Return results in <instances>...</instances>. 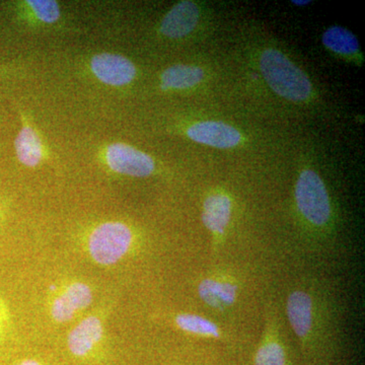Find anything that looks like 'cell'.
<instances>
[{
    "instance_id": "cell-1",
    "label": "cell",
    "mask_w": 365,
    "mask_h": 365,
    "mask_svg": "<svg viewBox=\"0 0 365 365\" xmlns=\"http://www.w3.org/2000/svg\"><path fill=\"white\" fill-rule=\"evenodd\" d=\"M321 290L313 284H299L288 294L287 316L302 352L313 365L329 359V314Z\"/></svg>"
},
{
    "instance_id": "cell-2",
    "label": "cell",
    "mask_w": 365,
    "mask_h": 365,
    "mask_svg": "<svg viewBox=\"0 0 365 365\" xmlns=\"http://www.w3.org/2000/svg\"><path fill=\"white\" fill-rule=\"evenodd\" d=\"M259 66L266 83L280 97L295 103L306 102L312 97L313 85L307 74L279 50H264Z\"/></svg>"
},
{
    "instance_id": "cell-3",
    "label": "cell",
    "mask_w": 365,
    "mask_h": 365,
    "mask_svg": "<svg viewBox=\"0 0 365 365\" xmlns=\"http://www.w3.org/2000/svg\"><path fill=\"white\" fill-rule=\"evenodd\" d=\"M295 203L309 227L324 230L332 220V205L325 182L314 170H302L294 189Z\"/></svg>"
},
{
    "instance_id": "cell-4",
    "label": "cell",
    "mask_w": 365,
    "mask_h": 365,
    "mask_svg": "<svg viewBox=\"0 0 365 365\" xmlns=\"http://www.w3.org/2000/svg\"><path fill=\"white\" fill-rule=\"evenodd\" d=\"M135 244V235L122 222H106L93 228L88 237V251L100 265L117 264L130 253Z\"/></svg>"
},
{
    "instance_id": "cell-5",
    "label": "cell",
    "mask_w": 365,
    "mask_h": 365,
    "mask_svg": "<svg viewBox=\"0 0 365 365\" xmlns=\"http://www.w3.org/2000/svg\"><path fill=\"white\" fill-rule=\"evenodd\" d=\"M105 162L109 169L124 176L144 178L155 170V163L148 153L129 144L115 143L105 150Z\"/></svg>"
},
{
    "instance_id": "cell-6",
    "label": "cell",
    "mask_w": 365,
    "mask_h": 365,
    "mask_svg": "<svg viewBox=\"0 0 365 365\" xmlns=\"http://www.w3.org/2000/svg\"><path fill=\"white\" fill-rule=\"evenodd\" d=\"M197 292L206 307L218 313H227L237 304L240 284L227 274H213L199 282Z\"/></svg>"
},
{
    "instance_id": "cell-7",
    "label": "cell",
    "mask_w": 365,
    "mask_h": 365,
    "mask_svg": "<svg viewBox=\"0 0 365 365\" xmlns=\"http://www.w3.org/2000/svg\"><path fill=\"white\" fill-rule=\"evenodd\" d=\"M93 292L90 285L81 281L68 283L55 295L51 302L52 319L57 323H67L91 306Z\"/></svg>"
},
{
    "instance_id": "cell-8",
    "label": "cell",
    "mask_w": 365,
    "mask_h": 365,
    "mask_svg": "<svg viewBox=\"0 0 365 365\" xmlns=\"http://www.w3.org/2000/svg\"><path fill=\"white\" fill-rule=\"evenodd\" d=\"M93 76L105 85L124 86L136 78V67L123 55L115 53H100L91 60Z\"/></svg>"
},
{
    "instance_id": "cell-9",
    "label": "cell",
    "mask_w": 365,
    "mask_h": 365,
    "mask_svg": "<svg viewBox=\"0 0 365 365\" xmlns=\"http://www.w3.org/2000/svg\"><path fill=\"white\" fill-rule=\"evenodd\" d=\"M232 215V200L223 191L211 192L204 199L202 222L213 237L215 246H220L227 237Z\"/></svg>"
},
{
    "instance_id": "cell-10",
    "label": "cell",
    "mask_w": 365,
    "mask_h": 365,
    "mask_svg": "<svg viewBox=\"0 0 365 365\" xmlns=\"http://www.w3.org/2000/svg\"><path fill=\"white\" fill-rule=\"evenodd\" d=\"M254 365H292L275 314H270L266 319L263 335L255 352Z\"/></svg>"
},
{
    "instance_id": "cell-11",
    "label": "cell",
    "mask_w": 365,
    "mask_h": 365,
    "mask_svg": "<svg viewBox=\"0 0 365 365\" xmlns=\"http://www.w3.org/2000/svg\"><path fill=\"white\" fill-rule=\"evenodd\" d=\"M191 140L220 150H230L241 143V132L222 121H200L187 129Z\"/></svg>"
},
{
    "instance_id": "cell-12",
    "label": "cell",
    "mask_w": 365,
    "mask_h": 365,
    "mask_svg": "<svg viewBox=\"0 0 365 365\" xmlns=\"http://www.w3.org/2000/svg\"><path fill=\"white\" fill-rule=\"evenodd\" d=\"M104 336V325L100 317L91 314L72 329L67 338V348L78 359H90Z\"/></svg>"
},
{
    "instance_id": "cell-13",
    "label": "cell",
    "mask_w": 365,
    "mask_h": 365,
    "mask_svg": "<svg viewBox=\"0 0 365 365\" xmlns=\"http://www.w3.org/2000/svg\"><path fill=\"white\" fill-rule=\"evenodd\" d=\"M200 11L195 2L185 0L173 6L160 23V32L170 39H180L193 32L198 25Z\"/></svg>"
},
{
    "instance_id": "cell-14",
    "label": "cell",
    "mask_w": 365,
    "mask_h": 365,
    "mask_svg": "<svg viewBox=\"0 0 365 365\" xmlns=\"http://www.w3.org/2000/svg\"><path fill=\"white\" fill-rule=\"evenodd\" d=\"M14 150L19 162L28 168L38 167L44 158V145L40 134L25 118L14 140Z\"/></svg>"
},
{
    "instance_id": "cell-15",
    "label": "cell",
    "mask_w": 365,
    "mask_h": 365,
    "mask_svg": "<svg viewBox=\"0 0 365 365\" xmlns=\"http://www.w3.org/2000/svg\"><path fill=\"white\" fill-rule=\"evenodd\" d=\"M175 325L182 332L206 339L223 340L225 331L212 319L193 313L178 314L174 318Z\"/></svg>"
},
{
    "instance_id": "cell-16",
    "label": "cell",
    "mask_w": 365,
    "mask_h": 365,
    "mask_svg": "<svg viewBox=\"0 0 365 365\" xmlns=\"http://www.w3.org/2000/svg\"><path fill=\"white\" fill-rule=\"evenodd\" d=\"M204 78L201 67L177 64L165 69L160 76L163 90H188L199 85Z\"/></svg>"
},
{
    "instance_id": "cell-17",
    "label": "cell",
    "mask_w": 365,
    "mask_h": 365,
    "mask_svg": "<svg viewBox=\"0 0 365 365\" xmlns=\"http://www.w3.org/2000/svg\"><path fill=\"white\" fill-rule=\"evenodd\" d=\"M327 49L341 56L351 57L359 52V42L356 36L348 29L334 26L327 29L322 37Z\"/></svg>"
},
{
    "instance_id": "cell-18",
    "label": "cell",
    "mask_w": 365,
    "mask_h": 365,
    "mask_svg": "<svg viewBox=\"0 0 365 365\" xmlns=\"http://www.w3.org/2000/svg\"><path fill=\"white\" fill-rule=\"evenodd\" d=\"M25 4L36 19L46 25L56 23L61 16L58 2L53 0H28Z\"/></svg>"
},
{
    "instance_id": "cell-19",
    "label": "cell",
    "mask_w": 365,
    "mask_h": 365,
    "mask_svg": "<svg viewBox=\"0 0 365 365\" xmlns=\"http://www.w3.org/2000/svg\"><path fill=\"white\" fill-rule=\"evenodd\" d=\"M6 318L7 316L6 306H4L2 300L0 299V333H1L2 328H4V325H6Z\"/></svg>"
},
{
    "instance_id": "cell-20",
    "label": "cell",
    "mask_w": 365,
    "mask_h": 365,
    "mask_svg": "<svg viewBox=\"0 0 365 365\" xmlns=\"http://www.w3.org/2000/svg\"><path fill=\"white\" fill-rule=\"evenodd\" d=\"M14 365H46L42 360L38 359H21L20 361L16 362Z\"/></svg>"
},
{
    "instance_id": "cell-21",
    "label": "cell",
    "mask_w": 365,
    "mask_h": 365,
    "mask_svg": "<svg viewBox=\"0 0 365 365\" xmlns=\"http://www.w3.org/2000/svg\"><path fill=\"white\" fill-rule=\"evenodd\" d=\"M14 72V68L11 67L0 66V78H9L13 76Z\"/></svg>"
},
{
    "instance_id": "cell-22",
    "label": "cell",
    "mask_w": 365,
    "mask_h": 365,
    "mask_svg": "<svg viewBox=\"0 0 365 365\" xmlns=\"http://www.w3.org/2000/svg\"><path fill=\"white\" fill-rule=\"evenodd\" d=\"M292 4L297 6H307V4H311L312 1L311 0H294Z\"/></svg>"
}]
</instances>
